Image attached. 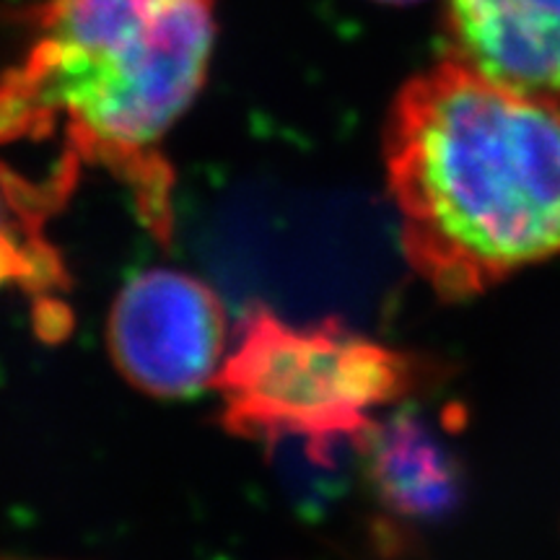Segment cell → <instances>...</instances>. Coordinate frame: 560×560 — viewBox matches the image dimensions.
<instances>
[{
  "label": "cell",
  "instance_id": "cell-1",
  "mask_svg": "<svg viewBox=\"0 0 560 560\" xmlns=\"http://www.w3.org/2000/svg\"><path fill=\"white\" fill-rule=\"evenodd\" d=\"M19 58L0 70V149L60 140L47 177L70 192L81 166L128 187L161 240L172 166L161 145L208 81L215 0H39Z\"/></svg>",
  "mask_w": 560,
  "mask_h": 560
},
{
  "label": "cell",
  "instance_id": "cell-2",
  "mask_svg": "<svg viewBox=\"0 0 560 560\" xmlns=\"http://www.w3.org/2000/svg\"><path fill=\"white\" fill-rule=\"evenodd\" d=\"M387 172L408 255L441 291L560 252V96L446 58L397 94Z\"/></svg>",
  "mask_w": 560,
  "mask_h": 560
},
{
  "label": "cell",
  "instance_id": "cell-3",
  "mask_svg": "<svg viewBox=\"0 0 560 560\" xmlns=\"http://www.w3.org/2000/svg\"><path fill=\"white\" fill-rule=\"evenodd\" d=\"M402 380L395 353L335 322L301 327L255 310L231 335L213 389L223 429L234 436L265 444L299 439L325 452L363 436Z\"/></svg>",
  "mask_w": 560,
  "mask_h": 560
},
{
  "label": "cell",
  "instance_id": "cell-4",
  "mask_svg": "<svg viewBox=\"0 0 560 560\" xmlns=\"http://www.w3.org/2000/svg\"><path fill=\"white\" fill-rule=\"evenodd\" d=\"M226 306L206 280L174 268L132 276L107 317L117 371L151 397H190L213 387L229 353Z\"/></svg>",
  "mask_w": 560,
  "mask_h": 560
},
{
  "label": "cell",
  "instance_id": "cell-5",
  "mask_svg": "<svg viewBox=\"0 0 560 560\" xmlns=\"http://www.w3.org/2000/svg\"><path fill=\"white\" fill-rule=\"evenodd\" d=\"M452 58L486 79L560 96V0H446Z\"/></svg>",
  "mask_w": 560,
  "mask_h": 560
},
{
  "label": "cell",
  "instance_id": "cell-6",
  "mask_svg": "<svg viewBox=\"0 0 560 560\" xmlns=\"http://www.w3.org/2000/svg\"><path fill=\"white\" fill-rule=\"evenodd\" d=\"M371 478L392 511L408 520H436L457 501V465L423 420L397 412L366 431Z\"/></svg>",
  "mask_w": 560,
  "mask_h": 560
},
{
  "label": "cell",
  "instance_id": "cell-7",
  "mask_svg": "<svg viewBox=\"0 0 560 560\" xmlns=\"http://www.w3.org/2000/svg\"><path fill=\"white\" fill-rule=\"evenodd\" d=\"M62 202L47 179L0 164V289L26 291L42 310H62L58 293L68 289L60 252L45 236L47 219Z\"/></svg>",
  "mask_w": 560,
  "mask_h": 560
},
{
  "label": "cell",
  "instance_id": "cell-8",
  "mask_svg": "<svg viewBox=\"0 0 560 560\" xmlns=\"http://www.w3.org/2000/svg\"><path fill=\"white\" fill-rule=\"evenodd\" d=\"M380 3H392V5H402V3H418V0H380Z\"/></svg>",
  "mask_w": 560,
  "mask_h": 560
}]
</instances>
